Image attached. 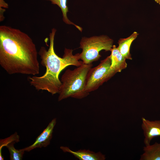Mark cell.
<instances>
[{
  "mask_svg": "<svg viewBox=\"0 0 160 160\" xmlns=\"http://www.w3.org/2000/svg\"><path fill=\"white\" fill-rule=\"evenodd\" d=\"M92 65V63H83L73 70L68 69L65 71L61 79L58 101L70 97L81 99L89 95L85 90L86 80Z\"/></svg>",
  "mask_w": 160,
  "mask_h": 160,
  "instance_id": "cell-3",
  "label": "cell"
},
{
  "mask_svg": "<svg viewBox=\"0 0 160 160\" xmlns=\"http://www.w3.org/2000/svg\"><path fill=\"white\" fill-rule=\"evenodd\" d=\"M113 43V39L105 35L82 37L80 42L79 48L82 50L80 59L85 64L97 61L101 56L100 52L103 50L110 51Z\"/></svg>",
  "mask_w": 160,
  "mask_h": 160,
  "instance_id": "cell-4",
  "label": "cell"
},
{
  "mask_svg": "<svg viewBox=\"0 0 160 160\" xmlns=\"http://www.w3.org/2000/svg\"><path fill=\"white\" fill-rule=\"evenodd\" d=\"M141 127L143 130L145 145L150 144L155 137L160 136V120H150L143 117Z\"/></svg>",
  "mask_w": 160,
  "mask_h": 160,
  "instance_id": "cell-6",
  "label": "cell"
},
{
  "mask_svg": "<svg viewBox=\"0 0 160 160\" xmlns=\"http://www.w3.org/2000/svg\"><path fill=\"white\" fill-rule=\"evenodd\" d=\"M16 143L12 142L8 144L6 147L8 148L10 154L11 160H21L23 158L25 151L22 149H16L14 147V144Z\"/></svg>",
  "mask_w": 160,
  "mask_h": 160,
  "instance_id": "cell-13",
  "label": "cell"
},
{
  "mask_svg": "<svg viewBox=\"0 0 160 160\" xmlns=\"http://www.w3.org/2000/svg\"><path fill=\"white\" fill-rule=\"evenodd\" d=\"M50 1L52 4L57 5L61 9L62 13L63 20L67 24L74 25L81 32L82 28L71 22L68 18L67 14L68 12V7L67 5V0H44Z\"/></svg>",
  "mask_w": 160,
  "mask_h": 160,
  "instance_id": "cell-12",
  "label": "cell"
},
{
  "mask_svg": "<svg viewBox=\"0 0 160 160\" xmlns=\"http://www.w3.org/2000/svg\"><path fill=\"white\" fill-rule=\"evenodd\" d=\"M0 7H3L5 8H8V4L6 3L4 0H0Z\"/></svg>",
  "mask_w": 160,
  "mask_h": 160,
  "instance_id": "cell-15",
  "label": "cell"
},
{
  "mask_svg": "<svg viewBox=\"0 0 160 160\" xmlns=\"http://www.w3.org/2000/svg\"><path fill=\"white\" fill-rule=\"evenodd\" d=\"M38 54L27 34L9 26H0V65L8 74H39Z\"/></svg>",
  "mask_w": 160,
  "mask_h": 160,
  "instance_id": "cell-1",
  "label": "cell"
},
{
  "mask_svg": "<svg viewBox=\"0 0 160 160\" xmlns=\"http://www.w3.org/2000/svg\"><path fill=\"white\" fill-rule=\"evenodd\" d=\"M110 51L111 60V68L116 73L120 72L127 66L126 59L119 52L115 45H113Z\"/></svg>",
  "mask_w": 160,
  "mask_h": 160,
  "instance_id": "cell-9",
  "label": "cell"
},
{
  "mask_svg": "<svg viewBox=\"0 0 160 160\" xmlns=\"http://www.w3.org/2000/svg\"><path fill=\"white\" fill-rule=\"evenodd\" d=\"M111 65L110 55L101 60L98 65L90 69L86 78L85 87L86 92L89 93L97 89L116 74L111 68Z\"/></svg>",
  "mask_w": 160,
  "mask_h": 160,
  "instance_id": "cell-5",
  "label": "cell"
},
{
  "mask_svg": "<svg viewBox=\"0 0 160 160\" xmlns=\"http://www.w3.org/2000/svg\"><path fill=\"white\" fill-rule=\"evenodd\" d=\"M139 33L135 31L126 38H121L118 40L117 47L120 52L126 59L132 60V58L130 52L131 45L133 41L137 38Z\"/></svg>",
  "mask_w": 160,
  "mask_h": 160,
  "instance_id": "cell-10",
  "label": "cell"
},
{
  "mask_svg": "<svg viewBox=\"0 0 160 160\" xmlns=\"http://www.w3.org/2000/svg\"><path fill=\"white\" fill-rule=\"evenodd\" d=\"M60 148L63 152L70 153L80 160H105L106 158L100 152L95 153L85 149L73 151L68 147L63 146H60Z\"/></svg>",
  "mask_w": 160,
  "mask_h": 160,
  "instance_id": "cell-8",
  "label": "cell"
},
{
  "mask_svg": "<svg viewBox=\"0 0 160 160\" xmlns=\"http://www.w3.org/2000/svg\"><path fill=\"white\" fill-rule=\"evenodd\" d=\"M56 123V119H53L47 127L37 137L35 142L31 145L23 149L29 152L36 148L45 147L48 145L52 138L54 128Z\"/></svg>",
  "mask_w": 160,
  "mask_h": 160,
  "instance_id": "cell-7",
  "label": "cell"
},
{
  "mask_svg": "<svg viewBox=\"0 0 160 160\" xmlns=\"http://www.w3.org/2000/svg\"><path fill=\"white\" fill-rule=\"evenodd\" d=\"M56 32V29L53 28L49 33L50 44L48 49L42 46L38 52L41 64L46 68L45 72L42 76H34L28 78L31 85L36 90L47 91L52 95L59 93L62 84L59 79L60 72L68 66L79 67L83 63L82 61H79L80 53L73 55L72 49L65 48L62 57L57 55L54 49Z\"/></svg>",
  "mask_w": 160,
  "mask_h": 160,
  "instance_id": "cell-2",
  "label": "cell"
},
{
  "mask_svg": "<svg viewBox=\"0 0 160 160\" xmlns=\"http://www.w3.org/2000/svg\"><path fill=\"white\" fill-rule=\"evenodd\" d=\"M15 141L17 143L19 141V136L17 132H15L9 137L4 139L1 140L0 141V160H4V158L2 155L1 150L2 148L6 145L9 143Z\"/></svg>",
  "mask_w": 160,
  "mask_h": 160,
  "instance_id": "cell-14",
  "label": "cell"
},
{
  "mask_svg": "<svg viewBox=\"0 0 160 160\" xmlns=\"http://www.w3.org/2000/svg\"><path fill=\"white\" fill-rule=\"evenodd\" d=\"M140 160H160V143L145 145Z\"/></svg>",
  "mask_w": 160,
  "mask_h": 160,
  "instance_id": "cell-11",
  "label": "cell"
},
{
  "mask_svg": "<svg viewBox=\"0 0 160 160\" xmlns=\"http://www.w3.org/2000/svg\"><path fill=\"white\" fill-rule=\"evenodd\" d=\"M154 1L157 3L160 4V0H154Z\"/></svg>",
  "mask_w": 160,
  "mask_h": 160,
  "instance_id": "cell-16",
  "label": "cell"
}]
</instances>
